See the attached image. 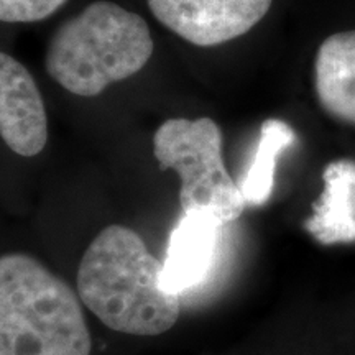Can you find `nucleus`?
<instances>
[{
    "instance_id": "obj_7",
    "label": "nucleus",
    "mask_w": 355,
    "mask_h": 355,
    "mask_svg": "<svg viewBox=\"0 0 355 355\" xmlns=\"http://www.w3.org/2000/svg\"><path fill=\"white\" fill-rule=\"evenodd\" d=\"M224 225L209 211L183 212L168 239L162 275L165 290L183 295L204 283L214 266Z\"/></svg>"
},
{
    "instance_id": "obj_3",
    "label": "nucleus",
    "mask_w": 355,
    "mask_h": 355,
    "mask_svg": "<svg viewBox=\"0 0 355 355\" xmlns=\"http://www.w3.org/2000/svg\"><path fill=\"white\" fill-rule=\"evenodd\" d=\"M153 48L150 26L139 13L97 0L58 26L44 68L71 94L94 97L144 69Z\"/></svg>"
},
{
    "instance_id": "obj_6",
    "label": "nucleus",
    "mask_w": 355,
    "mask_h": 355,
    "mask_svg": "<svg viewBox=\"0 0 355 355\" xmlns=\"http://www.w3.org/2000/svg\"><path fill=\"white\" fill-rule=\"evenodd\" d=\"M0 137L13 153L37 157L48 141V115L30 71L0 51Z\"/></svg>"
},
{
    "instance_id": "obj_1",
    "label": "nucleus",
    "mask_w": 355,
    "mask_h": 355,
    "mask_svg": "<svg viewBox=\"0 0 355 355\" xmlns=\"http://www.w3.org/2000/svg\"><path fill=\"white\" fill-rule=\"evenodd\" d=\"M163 261L144 239L123 225H109L84 252L78 295L109 329L130 336H158L180 318L181 295L163 288Z\"/></svg>"
},
{
    "instance_id": "obj_9",
    "label": "nucleus",
    "mask_w": 355,
    "mask_h": 355,
    "mask_svg": "<svg viewBox=\"0 0 355 355\" xmlns=\"http://www.w3.org/2000/svg\"><path fill=\"white\" fill-rule=\"evenodd\" d=\"M322 181L324 191L304 220V230L322 245L355 242V162L329 163Z\"/></svg>"
},
{
    "instance_id": "obj_8",
    "label": "nucleus",
    "mask_w": 355,
    "mask_h": 355,
    "mask_svg": "<svg viewBox=\"0 0 355 355\" xmlns=\"http://www.w3.org/2000/svg\"><path fill=\"white\" fill-rule=\"evenodd\" d=\"M314 91L331 119L355 125V30L331 35L319 44Z\"/></svg>"
},
{
    "instance_id": "obj_4",
    "label": "nucleus",
    "mask_w": 355,
    "mask_h": 355,
    "mask_svg": "<svg viewBox=\"0 0 355 355\" xmlns=\"http://www.w3.org/2000/svg\"><path fill=\"white\" fill-rule=\"evenodd\" d=\"M222 130L209 117L168 119L153 135V155L162 170L181 180L183 212L209 211L224 224L237 220L247 204L222 157Z\"/></svg>"
},
{
    "instance_id": "obj_11",
    "label": "nucleus",
    "mask_w": 355,
    "mask_h": 355,
    "mask_svg": "<svg viewBox=\"0 0 355 355\" xmlns=\"http://www.w3.org/2000/svg\"><path fill=\"white\" fill-rule=\"evenodd\" d=\"M68 0H0V21L33 24L53 15Z\"/></svg>"
},
{
    "instance_id": "obj_5",
    "label": "nucleus",
    "mask_w": 355,
    "mask_h": 355,
    "mask_svg": "<svg viewBox=\"0 0 355 355\" xmlns=\"http://www.w3.org/2000/svg\"><path fill=\"white\" fill-rule=\"evenodd\" d=\"M159 24L196 46L227 43L261 21L273 0H146Z\"/></svg>"
},
{
    "instance_id": "obj_2",
    "label": "nucleus",
    "mask_w": 355,
    "mask_h": 355,
    "mask_svg": "<svg viewBox=\"0 0 355 355\" xmlns=\"http://www.w3.org/2000/svg\"><path fill=\"white\" fill-rule=\"evenodd\" d=\"M81 300L26 254L0 255V355H91Z\"/></svg>"
},
{
    "instance_id": "obj_10",
    "label": "nucleus",
    "mask_w": 355,
    "mask_h": 355,
    "mask_svg": "<svg viewBox=\"0 0 355 355\" xmlns=\"http://www.w3.org/2000/svg\"><path fill=\"white\" fill-rule=\"evenodd\" d=\"M296 140L290 123L279 119H266L260 127V139L250 166L239 183L247 206L260 207L272 198L277 162Z\"/></svg>"
}]
</instances>
